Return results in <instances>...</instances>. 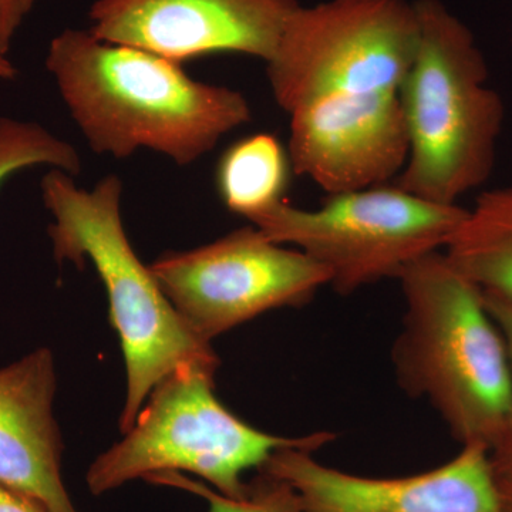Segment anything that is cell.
<instances>
[{"instance_id": "6da1fadb", "label": "cell", "mask_w": 512, "mask_h": 512, "mask_svg": "<svg viewBox=\"0 0 512 512\" xmlns=\"http://www.w3.org/2000/svg\"><path fill=\"white\" fill-rule=\"evenodd\" d=\"M45 64L89 147L117 160L144 148L190 165L252 120L238 90L198 82L183 63L89 29L53 37Z\"/></svg>"}, {"instance_id": "7a4b0ae2", "label": "cell", "mask_w": 512, "mask_h": 512, "mask_svg": "<svg viewBox=\"0 0 512 512\" xmlns=\"http://www.w3.org/2000/svg\"><path fill=\"white\" fill-rule=\"evenodd\" d=\"M402 330L392 362L400 389L433 407L461 444L494 451L512 414V373L503 335L483 293L441 251L399 278Z\"/></svg>"}, {"instance_id": "3957f363", "label": "cell", "mask_w": 512, "mask_h": 512, "mask_svg": "<svg viewBox=\"0 0 512 512\" xmlns=\"http://www.w3.org/2000/svg\"><path fill=\"white\" fill-rule=\"evenodd\" d=\"M74 178L52 168L43 175L40 191L53 217L49 237L56 261L83 266L89 259L106 288L126 365V402L120 416L124 434L157 384L180 370L217 373L220 360L211 343L188 328L150 266L131 247L121 220L120 178L107 175L93 190L79 187Z\"/></svg>"}, {"instance_id": "277c9868", "label": "cell", "mask_w": 512, "mask_h": 512, "mask_svg": "<svg viewBox=\"0 0 512 512\" xmlns=\"http://www.w3.org/2000/svg\"><path fill=\"white\" fill-rule=\"evenodd\" d=\"M419 45L404 79L409 154L393 184L457 205L487 183L504 126V101L488 84L473 32L441 0H414Z\"/></svg>"}, {"instance_id": "5b68a950", "label": "cell", "mask_w": 512, "mask_h": 512, "mask_svg": "<svg viewBox=\"0 0 512 512\" xmlns=\"http://www.w3.org/2000/svg\"><path fill=\"white\" fill-rule=\"evenodd\" d=\"M409 0H326L293 12L266 62L275 101L309 121L366 119L400 103L419 45Z\"/></svg>"}, {"instance_id": "8992f818", "label": "cell", "mask_w": 512, "mask_h": 512, "mask_svg": "<svg viewBox=\"0 0 512 512\" xmlns=\"http://www.w3.org/2000/svg\"><path fill=\"white\" fill-rule=\"evenodd\" d=\"M215 375L180 370L157 384L123 440L90 464V493L104 495L154 474L188 473L225 497L242 498L248 471L261 470L275 451L315 453L335 440L329 431L281 437L249 426L215 396Z\"/></svg>"}, {"instance_id": "52a82bcc", "label": "cell", "mask_w": 512, "mask_h": 512, "mask_svg": "<svg viewBox=\"0 0 512 512\" xmlns=\"http://www.w3.org/2000/svg\"><path fill=\"white\" fill-rule=\"evenodd\" d=\"M467 210L396 184L330 194L318 210L281 202L251 221L266 238L325 266L339 295L399 279L413 262L446 249Z\"/></svg>"}, {"instance_id": "ba28073f", "label": "cell", "mask_w": 512, "mask_h": 512, "mask_svg": "<svg viewBox=\"0 0 512 512\" xmlns=\"http://www.w3.org/2000/svg\"><path fill=\"white\" fill-rule=\"evenodd\" d=\"M150 268L188 328L208 343L266 312L306 305L330 282L325 266L254 225L167 252Z\"/></svg>"}, {"instance_id": "9c48e42d", "label": "cell", "mask_w": 512, "mask_h": 512, "mask_svg": "<svg viewBox=\"0 0 512 512\" xmlns=\"http://www.w3.org/2000/svg\"><path fill=\"white\" fill-rule=\"evenodd\" d=\"M298 0H96L90 32L174 62L238 53L268 62Z\"/></svg>"}, {"instance_id": "30bf717a", "label": "cell", "mask_w": 512, "mask_h": 512, "mask_svg": "<svg viewBox=\"0 0 512 512\" xmlns=\"http://www.w3.org/2000/svg\"><path fill=\"white\" fill-rule=\"evenodd\" d=\"M312 454L284 448L258 470L292 485L306 512H503L490 451L478 444L426 473L393 478L345 473Z\"/></svg>"}, {"instance_id": "8fae6325", "label": "cell", "mask_w": 512, "mask_h": 512, "mask_svg": "<svg viewBox=\"0 0 512 512\" xmlns=\"http://www.w3.org/2000/svg\"><path fill=\"white\" fill-rule=\"evenodd\" d=\"M56 362L39 348L0 369V484L49 512H80L62 476Z\"/></svg>"}, {"instance_id": "7c38bea8", "label": "cell", "mask_w": 512, "mask_h": 512, "mask_svg": "<svg viewBox=\"0 0 512 512\" xmlns=\"http://www.w3.org/2000/svg\"><path fill=\"white\" fill-rule=\"evenodd\" d=\"M444 254L481 292L512 301V185L478 195Z\"/></svg>"}, {"instance_id": "4fadbf2b", "label": "cell", "mask_w": 512, "mask_h": 512, "mask_svg": "<svg viewBox=\"0 0 512 512\" xmlns=\"http://www.w3.org/2000/svg\"><path fill=\"white\" fill-rule=\"evenodd\" d=\"M292 171L288 148L272 134L258 133L222 153L215 185L225 207L251 222L285 201Z\"/></svg>"}, {"instance_id": "5bb4252c", "label": "cell", "mask_w": 512, "mask_h": 512, "mask_svg": "<svg viewBox=\"0 0 512 512\" xmlns=\"http://www.w3.org/2000/svg\"><path fill=\"white\" fill-rule=\"evenodd\" d=\"M33 167L55 168L77 177L83 163L73 144L42 124L0 116V190L13 175Z\"/></svg>"}, {"instance_id": "9a60e30c", "label": "cell", "mask_w": 512, "mask_h": 512, "mask_svg": "<svg viewBox=\"0 0 512 512\" xmlns=\"http://www.w3.org/2000/svg\"><path fill=\"white\" fill-rule=\"evenodd\" d=\"M146 481L197 495L208 504L210 512H306L301 497L292 485L264 471H258L248 481L247 491L242 498L225 497L210 485L183 473L154 474Z\"/></svg>"}, {"instance_id": "2e32d148", "label": "cell", "mask_w": 512, "mask_h": 512, "mask_svg": "<svg viewBox=\"0 0 512 512\" xmlns=\"http://www.w3.org/2000/svg\"><path fill=\"white\" fill-rule=\"evenodd\" d=\"M483 293L484 305L493 318L495 325L500 329L503 335L505 346H507L508 356H510V365L512 373V301L503 298V296ZM491 458L500 461H511L512 463V414L510 424H508L507 433L500 446L490 453Z\"/></svg>"}, {"instance_id": "e0dca14e", "label": "cell", "mask_w": 512, "mask_h": 512, "mask_svg": "<svg viewBox=\"0 0 512 512\" xmlns=\"http://www.w3.org/2000/svg\"><path fill=\"white\" fill-rule=\"evenodd\" d=\"M36 0H0V53L9 56L13 40Z\"/></svg>"}, {"instance_id": "ac0fdd59", "label": "cell", "mask_w": 512, "mask_h": 512, "mask_svg": "<svg viewBox=\"0 0 512 512\" xmlns=\"http://www.w3.org/2000/svg\"><path fill=\"white\" fill-rule=\"evenodd\" d=\"M0 512H49L26 495L0 484Z\"/></svg>"}, {"instance_id": "d6986e66", "label": "cell", "mask_w": 512, "mask_h": 512, "mask_svg": "<svg viewBox=\"0 0 512 512\" xmlns=\"http://www.w3.org/2000/svg\"><path fill=\"white\" fill-rule=\"evenodd\" d=\"M503 512H512V463L491 458Z\"/></svg>"}, {"instance_id": "ffe728a7", "label": "cell", "mask_w": 512, "mask_h": 512, "mask_svg": "<svg viewBox=\"0 0 512 512\" xmlns=\"http://www.w3.org/2000/svg\"><path fill=\"white\" fill-rule=\"evenodd\" d=\"M18 77V67L9 59V56L0 53V80L10 82Z\"/></svg>"}]
</instances>
